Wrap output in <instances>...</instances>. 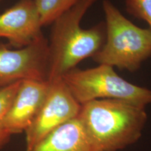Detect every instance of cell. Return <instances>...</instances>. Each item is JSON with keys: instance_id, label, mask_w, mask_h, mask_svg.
I'll return each instance as SVG.
<instances>
[{"instance_id": "6", "label": "cell", "mask_w": 151, "mask_h": 151, "mask_svg": "<svg viewBox=\"0 0 151 151\" xmlns=\"http://www.w3.org/2000/svg\"><path fill=\"white\" fill-rule=\"evenodd\" d=\"M81 107L62 78L50 81L40 110L24 132L26 151L31 150L56 128L76 118Z\"/></svg>"}, {"instance_id": "2", "label": "cell", "mask_w": 151, "mask_h": 151, "mask_svg": "<svg viewBox=\"0 0 151 151\" xmlns=\"http://www.w3.org/2000/svg\"><path fill=\"white\" fill-rule=\"evenodd\" d=\"M98 0H79L52 23L48 41V81L62 78L79 62L92 58L104 45V22L89 29L81 27L82 19Z\"/></svg>"}, {"instance_id": "3", "label": "cell", "mask_w": 151, "mask_h": 151, "mask_svg": "<svg viewBox=\"0 0 151 151\" xmlns=\"http://www.w3.org/2000/svg\"><path fill=\"white\" fill-rule=\"evenodd\" d=\"M106 39L92 57L99 65L131 72L137 71L151 57V30L138 27L127 19L110 0H104Z\"/></svg>"}, {"instance_id": "12", "label": "cell", "mask_w": 151, "mask_h": 151, "mask_svg": "<svg viewBox=\"0 0 151 151\" xmlns=\"http://www.w3.org/2000/svg\"><path fill=\"white\" fill-rule=\"evenodd\" d=\"M127 12L146 22L151 30V0H125Z\"/></svg>"}, {"instance_id": "8", "label": "cell", "mask_w": 151, "mask_h": 151, "mask_svg": "<svg viewBox=\"0 0 151 151\" xmlns=\"http://www.w3.org/2000/svg\"><path fill=\"white\" fill-rule=\"evenodd\" d=\"M48 81L24 80L3 120V127L11 135L24 133L40 110L47 93Z\"/></svg>"}, {"instance_id": "1", "label": "cell", "mask_w": 151, "mask_h": 151, "mask_svg": "<svg viewBox=\"0 0 151 151\" xmlns=\"http://www.w3.org/2000/svg\"><path fill=\"white\" fill-rule=\"evenodd\" d=\"M93 151H119L137 143L148 120L146 108L119 99L81 104L78 116Z\"/></svg>"}, {"instance_id": "9", "label": "cell", "mask_w": 151, "mask_h": 151, "mask_svg": "<svg viewBox=\"0 0 151 151\" xmlns=\"http://www.w3.org/2000/svg\"><path fill=\"white\" fill-rule=\"evenodd\" d=\"M30 151H93L78 117L56 128Z\"/></svg>"}, {"instance_id": "13", "label": "cell", "mask_w": 151, "mask_h": 151, "mask_svg": "<svg viewBox=\"0 0 151 151\" xmlns=\"http://www.w3.org/2000/svg\"><path fill=\"white\" fill-rule=\"evenodd\" d=\"M4 1V0H0V3H1V1Z\"/></svg>"}, {"instance_id": "10", "label": "cell", "mask_w": 151, "mask_h": 151, "mask_svg": "<svg viewBox=\"0 0 151 151\" xmlns=\"http://www.w3.org/2000/svg\"><path fill=\"white\" fill-rule=\"evenodd\" d=\"M43 27L53 23L79 0H35Z\"/></svg>"}, {"instance_id": "4", "label": "cell", "mask_w": 151, "mask_h": 151, "mask_svg": "<svg viewBox=\"0 0 151 151\" xmlns=\"http://www.w3.org/2000/svg\"><path fill=\"white\" fill-rule=\"evenodd\" d=\"M76 101L119 99L146 108L151 104V90L134 85L105 65L87 69L75 68L62 77Z\"/></svg>"}, {"instance_id": "7", "label": "cell", "mask_w": 151, "mask_h": 151, "mask_svg": "<svg viewBox=\"0 0 151 151\" xmlns=\"http://www.w3.org/2000/svg\"><path fill=\"white\" fill-rule=\"evenodd\" d=\"M35 0H19L0 14V38L16 49L27 46L43 35Z\"/></svg>"}, {"instance_id": "11", "label": "cell", "mask_w": 151, "mask_h": 151, "mask_svg": "<svg viewBox=\"0 0 151 151\" xmlns=\"http://www.w3.org/2000/svg\"><path fill=\"white\" fill-rule=\"evenodd\" d=\"M20 82L21 81H19L0 90V150L10 142L12 137V135L4 128L2 123L6 113L8 111L18 91Z\"/></svg>"}, {"instance_id": "5", "label": "cell", "mask_w": 151, "mask_h": 151, "mask_svg": "<svg viewBox=\"0 0 151 151\" xmlns=\"http://www.w3.org/2000/svg\"><path fill=\"white\" fill-rule=\"evenodd\" d=\"M48 41L43 35L19 49L0 41V90L24 80L48 81Z\"/></svg>"}]
</instances>
